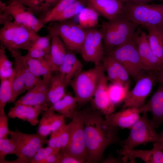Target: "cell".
I'll use <instances>...</instances> for the list:
<instances>
[{
    "instance_id": "d590c367",
    "label": "cell",
    "mask_w": 163,
    "mask_h": 163,
    "mask_svg": "<svg viewBox=\"0 0 163 163\" xmlns=\"http://www.w3.org/2000/svg\"><path fill=\"white\" fill-rule=\"evenodd\" d=\"M14 77L0 80V112L5 111V105L8 103L11 98V84Z\"/></svg>"
},
{
    "instance_id": "6da1fadb",
    "label": "cell",
    "mask_w": 163,
    "mask_h": 163,
    "mask_svg": "<svg viewBox=\"0 0 163 163\" xmlns=\"http://www.w3.org/2000/svg\"><path fill=\"white\" fill-rule=\"evenodd\" d=\"M83 120L88 162L97 163L107 147L120 139L117 127L108 124L103 114L96 110L81 111Z\"/></svg>"
},
{
    "instance_id": "8992f818",
    "label": "cell",
    "mask_w": 163,
    "mask_h": 163,
    "mask_svg": "<svg viewBox=\"0 0 163 163\" xmlns=\"http://www.w3.org/2000/svg\"><path fill=\"white\" fill-rule=\"evenodd\" d=\"M104 72L101 63L82 71L72 80L69 84L78 103L84 104L92 99Z\"/></svg>"
},
{
    "instance_id": "74e56055",
    "label": "cell",
    "mask_w": 163,
    "mask_h": 163,
    "mask_svg": "<svg viewBox=\"0 0 163 163\" xmlns=\"http://www.w3.org/2000/svg\"><path fill=\"white\" fill-rule=\"evenodd\" d=\"M102 62L104 70L107 73V77L108 81L112 83L123 84L118 77L115 68L111 62L110 57L107 55L104 56Z\"/></svg>"
},
{
    "instance_id": "603a6c76",
    "label": "cell",
    "mask_w": 163,
    "mask_h": 163,
    "mask_svg": "<svg viewBox=\"0 0 163 163\" xmlns=\"http://www.w3.org/2000/svg\"><path fill=\"white\" fill-rule=\"evenodd\" d=\"M83 66L75 55L67 52L58 72L63 76L67 88L72 80L82 71Z\"/></svg>"
},
{
    "instance_id": "ffe728a7",
    "label": "cell",
    "mask_w": 163,
    "mask_h": 163,
    "mask_svg": "<svg viewBox=\"0 0 163 163\" xmlns=\"http://www.w3.org/2000/svg\"><path fill=\"white\" fill-rule=\"evenodd\" d=\"M48 108L42 106H34L26 104L14 105L9 110L8 114L11 118H17L35 126L39 123L38 117Z\"/></svg>"
},
{
    "instance_id": "3957f363",
    "label": "cell",
    "mask_w": 163,
    "mask_h": 163,
    "mask_svg": "<svg viewBox=\"0 0 163 163\" xmlns=\"http://www.w3.org/2000/svg\"><path fill=\"white\" fill-rule=\"evenodd\" d=\"M138 26L123 13L114 19L103 23L101 32L107 53L132 38Z\"/></svg>"
},
{
    "instance_id": "f546056e",
    "label": "cell",
    "mask_w": 163,
    "mask_h": 163,
    "mask_svg": "<svg viewBox=\"0 0 163 163\" xmlns=\"http://www.w3.org/2000/svg\"><path fill=\"white\" fill-rule=\"evenodd\" d=\"M78 14V24L84 29L93 28L98 23V13L88 6L84 8Z\"/></svg>"
},
{
    "instance_id": "816d5d0a",
    "label": "cell",
    "mask_w": 163,
    "mask_h": 163,
    "mask_svg": "<svg viewBox=\"0 0 163 163\" xmlns=\"http://www.w3.org/2000/svg\"><path fill=\"white\" fill-rule=\"evenodd\" d=\"M157 81L159 83L163 84V68L158 72Z\"/></svg>"
},
{
    "instance_id": "b9f144b4",
    "label": "cell",
    "mask_w": 163,
    "mask_h": 163,
    "mask_svg": "<svg viewBox=\"0 0 163 163\" xmlns=\"http://www.w3.org/2000/svg\"><path fill=\"white\" fill-rule=\"evenodd\" d=\"M110 57L111 62L115 68L118 77L123 84L130 81L129 75L124 66L120 62Z\"/></svg>"
},
{
    "instance_id": "f907efd6",
    "label": "cell",
    "mask_w": 163,
    "mask_h": 163,
    "mask_svg": "<svg viewBox=\"0 0 163 163\" xmlns=\"http://www.w3.org/2000/svg\"><path fill=\"white\" fill-rule=\"evenodd\" d=\"M122 2H128L136 3H147L153 1H158L163 3V0H120Z\"/></svg>"
},
{
    "instance_id": "1f68e13d",
    "label": "cell",
    "mask_w": 163,
    "mask_h": 163,
    "mask_svg": "<svg viewBox=\"0 0 163 163\" xmlns=\"http://www.w3.org/2000/svg\"><path fill=\"white\" fill-rule=\"evenodd\" d=\"M87 3L85 0H76L55 16L51 22H62L78 14Z\"/></svg>"
},
{
    "instance_id": "ba28073f",
    "label": "cell",
    "mask_w": 163,
    "mask_h": 163,
    "mask_svg": "<svg viewBox=\"0 0 163 163\" xmlns=\"http://www.w3.org/2000/svg\"><path fill=\"white\" fill-rule=\"evenodd\" d=\"M67 125L70 130L69 141L67 146L60 151L75 157L84 162H88V155L81 111L76 110L72 121Z\"/></svg>"
},
{
    "instance_id": "cb8c5ba5",
    "label": "cell",
    "mask_w": 163,
    "mask_h": 163,
    "mask_svg": "<svg viewBox=\"0 0 163 163\" xmlns=\"http://www.w3.org/2000/svg\"><path fill=\"white\" fill-rule=\"evenodd\" d=\"M10 52L14 59V69L20 73L24 80L26 90L28 91L34 86L42 78L35 76L30 72L24 56L22 55L20 50H13Z\"/></svg>"
},
{
    "instance_id": "83f0119b",
    "label": "cell",
    "mask_w": 163,
    "mask_h": 163,
    "mask_svg": "<svg viewBox=\"0 0 163 163\" xmlns=\"http://www.w3.org/2000/svg\"><path fill=\"white\" fill-rule=\"evenodd\" d=\"M24 58L30 72L37 77L50 78L53 72L48 63L44 58L35 59Z\"/></svg>"
},
{
    "instance_id": "5b68a950",
    "label": "cell",
    "mask_w": 163,
    "mask_h": 163,
    "mask_svg": "<svg viewBox=\"0 0 163 163\" xmlns=\"http://www.w3.org/2000/svg\"><path fill=\"white\" fill-rule=\"evenodd\" d=\"M144 111L143 115L129 129L128 137L123 140H120L118 144L123 149L130 150L141 145L152 142L153 143L163 142V136L158 133L147 115Z\"/></svg>"
},
{
    "instance_id": "ee69618b",
    "label": "cell",
    "mask_w": 163,
    "mask_h": 163,
    "mask_svg": "<svg viewBox=\"0 0 163 163\" xmlns=\"http://www.w3.org/2000/svg\"><path fill=\"white\" fill-rule=\"evenodd\" d=\"M59 129L52 131L51 133L48 142V146L54 149L57 152H59L62 149Z\"/></svg>"
},
{
    "instance_id": "ac0fdd59",
    "label": "cell",
    "mask_w": 163,
    "mask_h": 163,
    "mask_svg": "<svg viewBox=\"0 0 163 163\" xmlns=\"http://www.w3.org/2000/svg\"><path fill=\"white\" fill-rule=\"evenodd\" d=\"M49 33L52 35L49 53L44 59L50 65L53 72H58L66 55V47L56 31L48 27Z\"/></svg>"
},
{
    "instance_id": "d6986e66",
    "label": "cell",
    "mask_w": 163,
    "mask_h": 163,
    "mask_svg": "<svg viewBox=\"0 0 163 163\" xmlns=\"http://www.w3.org/2000/svg\"><path fill=\"white\" fill-rule=\"evenodd\" d=\"M108 80L105 74L103 75L92 99L95 110L105 116L114 112L115 106L111 102L107 91Z\"/></svg>"
},
{
    "instance_id": "836d02e7",
    "label": "cell",
    "mask_w": 163,
    "mask_h": 163,
    "mask_svg": "<svg viewBox=\"0 0 163 163\" xmlns=\"http://www.w3.org/2000/svg\"><path fill=\"white\" fill-rule=\"evenodd\" d=\"M8 155H14L18 157L19 153L14 141L11 138L0 139V163H6L5 157Z\"/></svg>"
},
{
    "instance_id": "4316f807",
    "label": "cell",
    "mask_w": 163,
    "mask_h": 163,
    "mask_svg": "<svg viewBox=\"0 0 163 163\" xmlns=\"http://www.w3.org/2000/svg\"><path fill=\"white\" fill-rule=\"evenodd\" d=\"M78 103V100L75 96L66 94L50 107L55 112L72 119L76 110V107Z\"/></svg>"
},
{
    "instance_id": "9c48e42d",
    "label": "cell",
    "mask_w": 163,
    "mask_h": 163,
    "mask_svg": "<svg viewBox=\"0 0 163 163\" xmlns=\"http://www.w3.org/2000/svg\"><path fill=\"white\" fill-rule=\"evenodd\" d=\"M158 72L143 70L136 80L133 88L129 90L122 106V109H138L145 105L146 98L150 93L154 82L158 80Z\"/></svg>"
},
{
    "instance_id": "7402d4cb",
    "label": "cell",
    "mask_w": 163,
    "mask_h": 163,
    "mask_svg": "<svg viewBox=\"0 0 163 163\" xmlns=\"http://www.w3.org/2000/svg\"><path fill=\"white\" fill-rule=\"evenodd\" d=\"M143 107L145 111L151 113L150 120L155 128L163 124V84L159 83L157 90Z\"/></svg>"
},
{
    "instance_id": "f5cc1de1",
    "label": "cell",
    "mask_w": 163,
    "mask_h": 163,
    "mask_svg": "<svg viewBox=\"0 0 163 163\" xmlns=\"http://www.w3.org/2000/svg\"><path fill=\"white\" fill-rule=\"evenodd\" d=\"M161 146H162V148L163 149V142L162 143H161Z\"/></svg>"
},
{
    "instance_id": "7c38bea8",
    "label": "cell",
    "mask_w": 163,
    "mask_h": 163,
    "mask_svg": "<svg viewBox=\"0 0 163 163\" xmlns=\"http://www.w3.org/2000/svg\"><path fill=\"white\" fill-rule=\"evenodd\" d=\"M0 9L11 16L14 21L29 27L37 33L45 25L35 17L29 8L19 0H10L7 4L0 1Z\"/></svg>"
},
{
    "instance_id": "2e32d148",
    "label": "cell",
    "mask_w": 163,
    "mask_h": 163,
    "mask_svg": "<svg viewBox=\"0 0 163 163\" xmlns=\"http://www.w3.org/2000/svg\"><path fill=\"white\" fill-rule=\"evenodd\" d=\"M153 147L150 150L132 149L129 151L123 149L118 151L123 163L128 159L132 163L135 162L136 158H139L147 163H163V149L160 143H153Z\"/></svg>"
},
{
    "instance_id": "ab89813d",
    "label": "cell",
    "mask_w": 163,
    "mask_h": 163,
    "mask_svg": "<svg viewBox=\"0 0 163 163\" xmlns=\"http://www.w3.org/2000/svg\"><path fill=\"white\" fill-rule=\"evenodd\" d=\"M51 37L52 35L50 33L46 36L42 37L39 36L33 44L30 49L34 48L42 50L49 53Z\"/></svg>"
},
{
    "instance_id": "5bb4252c",
    "label": "cell",
    "mask_w": 163,
    "mask_h": 163,
    "mask_svg": "<svg viewBox=\"0 0 163 163\" xmlns=\"http://www.w3.org/2000/svg\"><path fill=\"white\" fill-rule=\"evenodd\" d=\"M134 37L144 70L159 72L163 62L154 53L149 44L147 34L143 31L135 33Z\"/></svg>"
},
{
    "instance_id": "7a4b0ae2",
    "label": "cell",
    "mask_w": 163,
    "mask_h": 163,
    "mask_svg": "<svg viewBox=\"0 0 163 163\" xmlns=\"http://www.w3.org/2000/svg\"><path fill=\"white\" fill-rule=\"evenodd\" d=\"M39 36L31 28L14 21L3 24L0 30L1 45L10 52L21 49L28 51Z\"/></svg>"
},
{
    "instance_id": "f6af8a7d",
    "label": "cell",
    "mask_w": 163,
    "mask_h": 163,
    "mask_svg": "<svg viewBox=\"0 0 163 163\" xmlns=\"http://www.w3.org/2000/svg\"><path fill=\"white\" fill-rule=\"evenodd\" d=\"M59 133L62 149L67 146L69 141L70 133L68 125L65 124L61 127L59 129Z\"/></svg>"
},
{
    "instance_id": "f1b7e54d",
    "label": "cell",
    "mask_w": 163,
    "mask_h": 163,
    "mask_svg": "<svg viewBox=\"0 0 163 163\" xmlns=\"http://www.w3.org/2000/svg\"><path fill=\"white\" fill-rule=\"evenodd\" d=\"M130 85V81L123 84L111 83L108 84L109 96L115 106L124 102L129 91Z\"/></svg>"
},
{
    "instance_id": "e575fe53",
    "label": "cell",
    "mask_w": 163,
    "mask_h": 163,
    "mask_svg": "<svg viewBox=\"0 0 163 163\" xmlns=\"http://www.w3.org/2000/svg\"><path fill=\"white\" fill-rule=\"evenodd\" d=\"M76 0H60L51 9L40 16V21L45 25Z\"/></svg>"
},
{
    "instance_id": "484cf974",
    "label": "cell",
    "mask_w": 163,
    "mask_h": 163,
    "mask_svg": "<svg viewBox=\"0 0 163 163\" xmlns=\"http://www.w3.org/2000/svg\"><path fill=\"white\" fill-rule=\"evenodd\" d=\"M66 89L63 77L60 73L58 72L51 75L49 80L48 94L51 105L61 99L66 94Z\"/></svg>"
},
{
    "instance_id": "8d00e7d4",
    "label": "cell",
    "mask_w": 163,
    "mask_h": 163,
    "mask_svg": "<svg viewBox=\"0 0 163 163\" xmlns=\"http://www.w3.org/2000/svg\"><path fill=\"white\" fill-rule=\"evenodd\" d=\"M48 117L51 126L52 132L59 129L66 124L63 115L57 114L50 107L45 110Z\"/></svg>"
},
{
    "instance_id": "30bf717a",
    "label": "cell",
    "mask_w": 163,
    "mask_h": 163,
    "mask_svg": "<svg viewBox=\"0 0 163 163\" xmlns=\"http://www.w3.org/2000/svg\"><path fill=\"white\" fill-rule=\"evenodd\" d=\"M11 138L14 141L19 153L18 158L29 161L34 156L38 150L48 143L47 136L39 134H27L16 129L10 131Z\"/></svg>"
},
{
    "instance_id": "d4e9b609",
    "label": "cell",
    "mask_w": 163,
    "mask_h": 163,
    "mask_svg": "<svg viewBox=\"0 0 163 163\" xmlns=\"http://www.w3.org/2000/svg\"><path fill=\"white\" fill-rule=\"evenodd\" d=\"M143 27L148 31L147 38L152 51L163 62V29L156 25Z\"/></svg>"
},
{
    "instance_id": "e0dca14e",
    "label": "cell",
    "mask_w": 163,
    "mask_h": 163,
    "mask_svg": "<svg viewBox=\"0 0 163 163\" xmlns=\"http://www.w3.org/2000/svg\"><path fill=\"white\" fill-rule=\"evenodd\" d=\"M145 111L143 107L138 109L128 107L105 116L107 123L113 127L130 129Z\"/></svg>"
},
{
    "instance_id": "c3c4849f",
    "label": "cell",
    "mask_w": 163,
    "mask_h": 163,
    "mask_svg": "<svg viewBox=\"0 0 163 163\" xmlns=\"http://www.w3.org/2000/svg\"><path fill=\"white\" fill-rule=\"evenodd\" d=\"M59 152L50 155L42 160L40 163H58Z\"/></svg>"
},
{
    "instance_id": "d6a6232c",
    "label": "cell",
    "mask_w": 163,
    "mask_h": 163,
    "mask_svg": "<svg viewBox=\"0 0 163 163\" xmlns=\"http://www.w3.org/2000/svg\"><path fill=\"white\" fill-rule=\"evenodd\" d=\"M5 48L1 45L0 47V80L13 78L15 71L13 62L8 57Z\"/></svg>"
},
{
    "instance_id": "9a60e30c",
    "label": "cell",
    "mask_w": 163,
    "mask_h": 163,
    "mask_svg": "<svg viewBox=\"0 0 163 163\" xmlns=\"http://www.w3.org/2000/svg\"><path fill=\"white\" fill-rule=\"evenodd\" d=\"M49 78H43L34 86L14 102V105L24 104L50 107L51 104L48 95Z\"/></svg>"
},
{
    "instance_id": "f35d334b",
    "label": "cell",
    "mask_w": 163,
    "mask_h": 163,
    "mask_svg": "<svg viewBox=\"0 0 163 163\" xmlns=\"http://www.w3.org/2000/svg\"><path fill=\"white\" fill-rule=\"evenodd\" d=\"M42 113L41 117L39 122L37 133L43 136H47L52 132L51 126L45 111Z\"/></svg>"
},
{
    "instance_id": "681fc988",
    "label": "cell",
    "mask_w": 163,
    "mask_h": 163,
    "mask_svg": "<svg viewBox=\"0 0 163 163\" xmlns=\"http://www.w3.org/2000/svg\"><path fill=\"white\" fill-rule=\"evenodd\" d=\"M103 163H121L123 162V160L121 158H116L113 157L111 155H110L108 157L103 161Z\"/></svg>"
},
{
    "instance_id": "7bdbcfd3",
    "label": "cell",
    "mask_w": 163,
    "mask_h": 163,
    "mask_svg": "<svg viewBox=\"0 0 163 163\" xmlns=\"http://www.w3.org/2000/svg\"><path fill=\"white\" fill-rule=\"evenodd\" d=\"M10 131L7 117L5 111L0 112V139L7 138Z\"/></svg>"
},
{
    "instance_id": "44dd1931",
    "label": "cell",
    "mask_w": 163,
    "mask_h": 163,
    "mask_svg": "<svg viewBox=\"0 0 163 163\" xmlns=\"http://www.w3.org/2000/svg\"><path fill=\"white\" fill-rule=\"evenodd\" d=\"M88 5L109 21L123 14V3L120 0H86Z\"/></svg>"
},
{
    "instance_id": "4dcf8cb0",
    "label": "cell",
    "mask_w": 163,
    "mask_h": 163,
    "mask_svg": "<svg viewBox=\"0 0 163 163\" xmlns=\"http://www.w3.org/2000/svg\"><path fill=\"white\" fill-rule=\"evenodd\" d=\"M35 13L43 15L51 9L60 0H19Z\"/></svg>"
},
{
    "instance_id": "bcb514c9",
    "label": "cell",
    "mask_w": 163,
    "mask_h": 163,
    "mask_svg": "<svg viewBox=\"0 0 163 163\" xmlns=\"http://www.w3.org/2000/svg\"><path fill=\"white\" fill-rule=\"evenodd\" d=\"M27 51L24 56L26 58L35 59L44 58L50 53L43 50L34 48H31Z\"/></svg>"
},
{
    "instance_id": "60d3db41",
    "label": "cell",
    "mask_w": 163,
    "mask_h": 163,
    "mask_svg": "<svg viewBox=\"0 0 163 163\" xmlns=\"http://www.w3.org/2000/svg\"><path fill=\"white\" fill-rule=\"evenodd\" d=\"M58 152L54 149L48 146L46 147L40 148L29 161L30 163H40V162L50 155Z\"/></svg>"
},
{
    "instance_id": "52a82bcc",
    "label": "cell",
    "mask_w": 163,
    "mask_h": 163,
    "mask_svg": "<svg viewBox=\"0 0 163 163\" xmlns=\"http://www.w3.org/2000/svg\"><path fill=\"white\" fill-rule=\"evenodd\" d=\"M134 35L126 42L107 53V55L121 63L129 76L136 80L144 70Z\"/></svg>"
},
{
    "instance_id": "8fae6325",
    "label": "cell",
    "mask_w": 163,
    "mask_h": 163,
    "mask_svg": "<svg viewBox=\"0 0 163 163\" xmlns=\"http://www.w3.org/2000/svg\"><path fill=\"white\" fill-rule=\"evenodd\" d=\"M59 22L48 27L57 32L67 49L81 53L86 36L85 29L73 22L66 21Z\"/></svg>"
},
{
    "instance_id": "7dc6e473",
    "label": "cell",
    "mask_w": 163,
    "mask_h": 163,
    "mask_svg": "<svg viewBox=\"0 0 163 163\" xmlns=\"http://www.w3.org/2000/svg\"><path fill=\"white\" fill-rule=\"evenodd\" d=\"M84 162L72 155L61 152L59 153L58 163H82Z\"/></svg>"
},
{
    "instance_id": "277c9868",
    "label": "cell",
    "mask_w": 163,
    "mask_h": 163,
    "mask_svg": "<svg viewBox=\"0 0 163 163\" xmlns=\"http://www.w3.org/2000/svg\"><path fill=\"white\" fill-rule=\"evenodd\" d=\"M123 14L129 21L139 25H156L163 29V3L148 4L123 2Z\"/></svg>"
},
{
    "instance_id": "4fadbf2b",
    "label": "cell",
    "mask_w": 163,
    "mask_h": 163,
    "mask_svg": "<svg viewBox=\"0 0 163 163\" xmlns=\"http://www.w3.org/2000/svg\"><path fill=\"white\" fill-rule=\"evenodd\" d=\"M85 30L86 36L81 53L82 56L85 61L99 65L104 56L102 33L93 28Z\"/></svg>"
}]
</instances>
